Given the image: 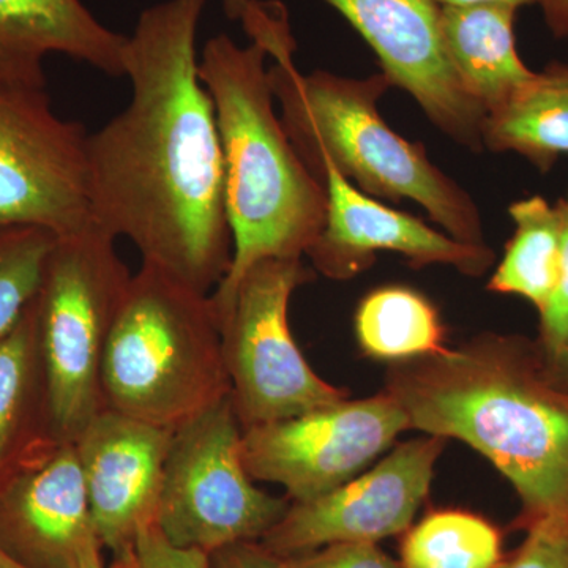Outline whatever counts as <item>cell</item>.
I'll return each instance as SVG.
<instances>
[{
    "mask_svg": "<svg viewBox=\"0 0 568 568\" xmlns=\"http://www.w3.org/2000/svg\"><path fill=\"white\" fill-rule=\"evenodd\" d=\"M207 0H164L126 36L125 110L89 133L93 224L153 264L212 294L230 271L222 138L200 77L197 31Z\"/></svg>",
    "mask_w": 568,
    "mask_h": 568,
    "instance_id": "6da1fadb",
    "label": "cell"
},
{
    "mask_svg": "<svg viewBox=\"0 0 568 568\" xmlns=\"http://www.w3.org/2000/svg\"><path fill=\"white\" fill-rule=\"evenodd\" d=\"M384 390L405 410L409 429L484 455L517 491L525 528L568 515V390L537 343L476 336L392 364Z\"/></svg>",
    "mask_w": 568,
    "mask_h": 568,
    "instance_id": "7a4b0ae2",
    "label": "cell"
},
{
    "mask_svg": "<svg viewBox=\"0 0 568 568\" xmlns=\"http://www.w3.org/2000/svg\"><path fill=\"white\" fill-rule=\"evenodd\" d=\"M268 59L260 41L241 47L226 33L205 41L200 54L222 138L233 235L230 271L211 294L215 306L261 261L302 260L324 226L325 189L276 115Z\"/></svg>",
    "mask_w": 568,
    "mask_h": 568,
    "instance_id": "3957f363",
    "label": "cell"
},
{
    "mask_svg": "<svg viewBox=\"0 0 568 568\" xmlns=\"http://www.w3.org/2000/svg\"><path fill=\"white\" fill-rule=\"evenodd\" d=\"M264 47L274 62L268 74L280 119L313 174L328 164L369 196L414 201L450 237L485 244L470 194L428 159L424 145L395 133L377 110L392 88L386 74L362 80L324 70L302 74L291 29L274 33Z\"/></svg>",
    "mask_w": 568,
    "mask_h": 568,
    "instance_id": "277c9868",
    "label": "cell"
},
{
    "mask_svg": "<svg viewBox=\"0 0 568 568\" xmlns=\"http://www.w3.org/2000/svg\"><path fill=\"white\" fill-rule=\"evenodd\" d=\"M104 407L178 432L231 395L211 294L142 263L112 323Z\"/></svg>",
    "mask_w": 568,
    "mask_h": 568,
    "instance_id": "5b68a950",
    "label": "cell"
},
{
    "mask_svg": "<svg viewBox=\"0 0 568 568\" xmlns=\"http://www.w3.org/2000/svg\"><path fill=\"white\" fill-rule=\"evenodd\" d=\"M115 242L97 224L58 239L33 298L48 406L62 444H73L106 409L104 347L133 275Z\"/></svg>",
    "mask_w": 568,
    "mask_h": 568,
    "instance_id": "8992f818",
    "label": "cell"
},
{
    "mask_svg": "<svg viewBox=\"0 0 568 568\" xmlns=\"http://www.w3.org/2000/svg\"><path fill=\"white\" fill-rule=\"evenodd\" d=\"M313 278L315 272L302 260L261 261L242 275L222 306L213 305L231 398L244 429L347 398L345 388L317 375L291 331V297Z\"/></svg>",
    "mask_w": 568,
    "mask_h": 568,
    "instance_id": "52a82bcc",
    "label": "cell"
},
{
    "mask_svg": "<svg viewBox=\"0 0 568 568\" xmlns=\"http://www.w3.org/2000/svg\"><path fill=\"white\" fill-rule=\"evenodd\" d=\"M242 436L231 395L174 432L153 518L174 547L212 555L260 541L286 514L287 497L254 485Z\"/></svg>",
    "mask_w": 568,
    "mask_h": 568,
    "instance_id": "ba28073f",
    "label": "cell"
},
{
    "mask_svg": "<svg viewBox=\"0 0 568 568\" xmlns=\"http://www.w3.org/2000/svg\"><path fill=\"white\" fill-rule=\"evenodd\" d=\"M88 138L52 110L47 88L0 81V227L61 239L92 226Z\"/></svg>",
    "mask_w": 568,
    "mask_h": 568,
    "instance_id": "9c48e42d",
    "label": "cell"
},
{
    "mask_svg": "<svg viewBox=\"0 0 568 568\" xmlns=\"http://www.w3.org/2000/svg\"><path fill=\"white\" fill-rule=\"evenodd\" d=\"M406 429L405 410L383 390L244 429L242 457L253 480L306 503L357 476Z\"/></svg>",
    "mask_w": 568,
    "mask_h": 568,
    "instance_id": "30bf717a",
    "label": "cell"
},
{
    "mask_svg": "<svg viewBox=\"0 0 568 568\" xmlns=\"http://www.w3.org/2000/svg\"><path fill=\"white\" fill-rule=\"evenodd\" d=\"M446 439L426 435L399 444L386 458L334 491L291 503L261 544L286 559L334 544H377L406 532L428 496Z\"/></svg>",
    "mask_w": 568,
    "mask_h": 568,
    "instance_id": "8fae6325",
    "label": "cell"
},
{
    "mask_svg": "<svg viewBox=\"0 0 568 568\" xmlns=\"http://www.w3.org/2000/svg\"><path fill=\"white\" fill-rule=\"evenodd\" d=\"M375 51L381 73L409 93L450 140L481 152L487 114L467 97L444 50L436 0H324Z\"/></svg>",
    "mask_w": 568,
    "mask_h": 568,
    "instance_id": "7c38bea8",
    "label": "cell"
},
{
    "mask_svg": "<svg viewBox=\"0 0 568 568\" xmlns=\"http://www.w3.org/2000/svg\"><path fill=\"white\" fill-rule=\"evenodd\" d=\"M315 175L324 185L327 207L323 230L305 256L327 278H354L375 264L379 252L402 254L414 267L450 265L473 278L487 274L495 263L487 244H465L417 216L388 207L328 164Z\"/></svg>",
    "mask_w": 568,
    "mask_h": 568,
    "instance_id": "4fadbf2b",
    "label": "cell"
},
{
    "mask_svg": "<svg viewBox=\"0 0 568 568\" xmlns=\"http://www.w3.org/2000/svg\"><path fill=\"white\" fill-rule=\"evenodd\" d=\"M174 432L103 409L74 440L92 528L103 548L122 558L142 526L155 518Z\"/></svg>",
    "mask_w": 568,
    "mask_h": 568,
    "instance_id": "5bb4252c",
    "label": "cell"
},
{
    "mask_svg": "<svg viewBox=\"0 0 568 568\" xmlns=\"http://www.w3.org/2000/svg\"><path fill=\"white\" fill-rule=\"evenodd\" d=\"M93 536L74 444H61L0 489V547L22 567L80 568Z\"/></svg>",
    "mask_w": 568,
    "mask_h": 568,
    "instance_id": "9a60e30c",
    "label": "cell"
},
{
    "mask_svg": "<svg viewBox=\"0 0 568 568\" xmlns=\"http://www.w3.org/2000/svg\"><path fill=\"white\" fill-rule=\"evenodd\" d=\"M125 47L126 36L82 0H0V81L47 88L43 62L51 54L121 78Z\"/></svg>",
    "mask_w": 568,
    "mask_h": 568,
    "instance_id": "2e32d148",
    "label": "cell"
},
{
    "mask_svg": "<svg viewBox=\"0 0 568 568\" xmlns=\"http://www.w3.org/2000/svg\"><path fill=\"white\" fill-rule=\"evenodd\" d=\"M61 444L52 428L32 301L0 336V489Z\"/></svg>",
    "mask_w": 568,
    "mask_h": 568,
    "instance_id": "e0dca14e",
    "label": "cell"
},
{
    "mask_svg": "<svg viewBox=\"0 0 568 568\" xmlns=\"http://www.w3.org/2000/svg\"><path fill=\"white\" fill-rule=\"evenodd\" d=\"M517 9L507 6L440 7V37L463 91L496 111L534 77L519 55Z\"/></svg>",
    "mask_w": 568,
    "mask_h": 568,
    "instance_id": "ac0fdd59",
    "label": "cell"
},
{
    "mask_svg": "<svg viewBox=\"0 0 568 568\" xmlns=\"http://www.w3.org/2000/svg\"><path fill=\"white\" fill-rule=\"evenodd\" d=\"M484 145L514 152L541 173L568 155V65L552 62L484 122Z\"/></svg>",
    "mask_w": 568,
    "mask_h": 568,
    "instance_id": "d6986e66",
    "label": "cell"
},
{
    "mask_svg": "<svg viewBox=\"0 0 568 568\" xmlns=\"http://www.w3.org/2000/svg\"><path fill=\"white\" fill-rule=\"evenodd\" d=\"M355 338L376 361H413L446 349L439 312L424 294L407 286L377 287L355 310Z\"/></svg>",
    "mask_w": 568,
    "mask_h": 568,
    "instance_id": "ffe728a7",
    "label": "cell"
},
{
    "mask_svg": "<svg viewBox=\"0 0 568 568\" xmlns=\"http://www.w3.org/2000/svg\"><path fill=\"white\" fill-rule=\"evenodd\" d=\"M508 215L514 220L515 233L487 287L493 293L518 295L540 313L559 274V213L555 204L536 194L515 201Z\"/></svg>",
    "mask_w": 568,
    "mask_h": 568,
    "instance_id": "44dd1931",
    "label": "cell"
},
{
    "mask_svg": "<svg viewBox=\"0 0 568 568\" xmlns=\"http://www.w3.org/2000/svg\"><path fill=\"white\" fill-rule=\"evenodd\" d=\"M503 534L480 515L436 510L406 530L403 568H499Z\"/></svg>",
    "mask_w": 568,
    "mask_h": 568,
    "instance_id": "7402d4cb",
    "label": "cell"
},
{
    "mask_svg": "<svg viewBox=\"0 0 568 568\" xmlns=\"http://www.w3.org/2000/svg\"><path fill=\"white\" fill-rule=\"evenodd\" d=\"M58 237L37 227H0V336L33 301Z\"/></svg>",
    "mask_w": 568,
    "mask_h": 568,
    "instance_id": "603a6c76",
    "label": "cell"
},
{
    "mask_svg": "<svg viewBox=\"0 0 568 568\" xmlns=\"http://www.w3.org/2000/svg\"><path fill=\"white\" fill-rule=\"evenodd\" d=\"M556 205L560 220L558 280L547 306L541 310L537 346L545 358H555L568 347V193Z\"/></svg>",
    "mask_w": 568,
    "mask_h": 568,
    "instance_id": "cb8c5ba5",
    "label": "cell"
},
{
    "mask_svg": "<svg viewBox=\"0 0 568 568\" xmlns=\"http://www.w3.org/2000/svg\"><path fill=\"white\" fill-rule=\"evenodd\" d=\"M521 547L499 568H568V515H551L528 526Z\"/></svg>",
    "mask_w": 568,
    "mask_h": 568,
    "instance_id": "d4e9b609",
    "label": "cell"
},
{
    "mask_svg": "<svg viewBox=\"0 0 568 568\" xmlns=\"http://www.w3.org/2000/svg\"><path fill=\"white\" fill-rule=\"evenodd\" d=\"M283 568H403L376 544H334L282 559Z\"/></svg>",
    "mask_w": 568,
    "mask_h": 568,
    "instance_id": "484cf974",
    "label": "cell"
},
{
    "mask_svg": "<svg viewBox=\"0 0 568 568\" xmlns=\"http://www.w3.org/2000/svg\"><path fill=\"white\" fill-rule=\"evenodd\" d=\"M133 558L136 568H211V555L174 547L153 521L138 532Z\"/></svg>",
    "mask_w": 568,
    "mask_h": 568,
    "instance_id": "4316f807",
    "label": "cell"
},
{
    "mask_svg": "<svg viewBox=\"0 0 568 568\" xmlns=\"http://www.w3.org/2000/svg\"><path fill=\"white\" fill-rule=\"evenodd\" d=\"M211 568H283L282 558L272 555L261 541H242L211 555Z\"/></svg>",
    "mask_w": 568,
    "mask_h": 568,
    "instance_id": "83f0119b",
    "label": "cell"
},
{
    "mask_svg": "<svg viewBox=\"0 0 568 568\" xmlns=\"http://www.w3.org/2000/svg\"><path fill=\"white\" fill-rule=\"evenodd\" d=\"M545 22L556 39L568 40V0H540Z\"/></svg>",
    "mask_w": 568,
    "mask_h": 568,
    "instance_id": "f1b7e54d",
    "label": "cell"
},
{
    "mask_svg": "<svg viewBox=\"0 0 568 568\" xmlns=\"http://www.w3.org/2000/svg\"><path fill=\"white\" fill-rule=\"evenodd\" d=\"M440 7H469V6H507L511 9L538 6L540 0H436Z\"/></svg>",
    "mask_w": 568,
    "mask_h": 568,
    "instance_id": "f546056e",
    "label": "cell"
},
{
    "mask_svg": "<svg viewBox=\"0 0 568 568\" xmlns=\"http://www.w3.org/2000/svg\"><path fill=\"white\" fill-rule=\"evenodd\" d=\"M102 549L99 538L93 536L82 548L80 568H104Z\"/></svg>",
    "mask_w": 568,
    "mask_h": 568,
    "instance_id": "4dcf8cb0",
    "label": "cell"
},
{
    "mask_svg": "<svg viewBox=\"0 0 568 568\" xmlns=\"http://www.w3.org/2000/svg\"><path fill=\"white\" fill-rule=\"evenodd\" d=\"M545 362H547L549 372L552 373L555 379L558 381L560 386L566 387L568 390V347L562 354L558 355V357L549 358V361L545 358Z\"/></svg>",
    "mask_w": 568,
    "mask_h": 568,
    "instance_id": "1f68e13d",
    "label": "cell"
},
{
    "mask_svg": "<svg viewBox=\"0 0 568 568\" xmlns=\"http://www.w3.org/2000/svg\"><path fill=\"white\" fill-rule=\"evenodd\" d=\"M254 0H222L224 14L231 21L244 20L246 13L252 9Z\"/></svg>",
    "mask_w": 568,
    "mask_h": 568,
    "instance_id": "d6a6232c",
    "label": "cell"
},
{
    "mask_svg": "<svg viewBox=\"0 0 568 568\" xmlns=\"http://www.w3.org/2000/svg\"><path fill=\"white\" fill-rule=\"evenodd\" d=\"M0 568H26L0 547Z\"/></svg>",
    "mask_w": 568,
    "mask_h": 568,
    "instance_id": "836d02e7",
    "label": "cell"
}]
</instances>
